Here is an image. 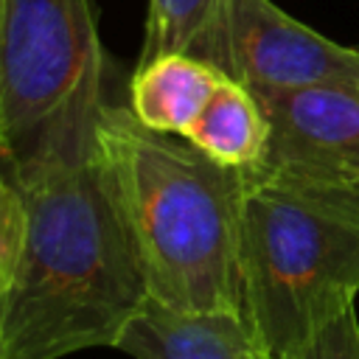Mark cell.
<instances>
[{
    "label": "cell",
    "mask_w": 359,
    "mask_h": 359,
    "mask_svg": "<svg viewBox=\"0 0 359 359\" xmlns=\"http://www.w3.org/2000/svg\"><path fill=\"white\" fill-rule=\"evenodd\" d=\"M11 182L22 230L0 286V359L118 348L149 289L95 160Z\"/></svg>",
    "instance_id": "6da1fadb"
},
{
    "label": "cell",
    "mask_w": 359,
    "mask_h": 359,
    "mask_svg": "<svg viewBox=\"0 0 359 359\" xmlns=\"http://www.w3.org/2000/svg\"><path fill=\"white\" fill-rule=\"evenodd\" d=\"M93 160L149 297L182 311L241 314L244 168L210 160L180 135L146 129L115 104L101 112Z\"/></svg>",
    "instance_id": "7a4b0ae2"
},
{
    "label": "cell",
    "mask_w": 359,
    "mask_h": 359,
    "mask_svg": "<svg viewBox=\"0 0 359 359\" xmlns=\"http://www.w3.org/2000/svg\"><path fill=\"white\" fill-rule=\"evenodd\" d=\"M359 292V182L244 168L241 320L266 359H294Z\"/></svg>",
    "instance_id": "3957f363"
},
{
    "label": "cell",
    "mask_w": 359,
    "mask_h": 359,
    "mask_svg": "<svg viewBox=\"0 0 359 359\" xmlns=\"http://www.w3.org/2000/svg\"><path fill=\"white\" fill-rule=\"evenodd\" d=\"M107 84L93 0H6L0 163L11 180L90 163Z\"/></svg>",
    "instance_id": "277c9868"
},
{
    "label": "cell",
    "mask_w": 359,
    "mask_h": 359,
    "mask_svg": "<svg viewBox=\"0 0 359 359\" xmlns=\"http://www.w3.org/2000/svg\"><path fill=\"white\" fill-rule=\"evenodd\" d=\"M191 53L255 95L359 87V48L317 34L272 0H216Z\"/></svg>",
    "instance_id": "5b68a950"
},
{
    "label": "cell",
    "mask_w": 359,
    "mask_h": 359,
    "mask_svg": "<svg viewBox=\"0 0 359 359\" xmlns=\"http://www.w3.org/2000/svg\"><path fill=\"white\" fill-rule=\"evenodd\" d=\"M255 98L269 123L258 168L359 182V87H309Z\"/></svg>",
    "instance_id": "8992f818"
},
{
    "label": "cell",
    "mask_w": 359,
    "mask_h": 359,
    "mask_svg": "<svg viewBox=\"0 0 359 359\" xmlns=\"http://www.w3.org/2000/svg\"><path fill=\"white\" fill-rule=\"evenodd\" d=\"M118 351L135 359H266L233 311H182L146 300L123 331Z\"/></svg>",
    "instance_id": "52a82bcc"
},
{
    "label": "cell",
    "mask_w": 359,
    "mask_h": 359,
    "mask_svg": "<svg viewBox=\"0 0 359 359\" xmlns=\"http://www.w3.org/2000/svg\"><path fill=\"white\" fill-rule=\"evenodd\" d=\"M227 76L194 53H163L137 65L129 84V109L146 129L185 135Z\"/></svg>",
    "instance_id": "ba28073f"
},
{
    "label": "cell",
    "mask_w": 359,
    "mask_h": 359,
    "mask_svg": "<svg viewBox=\"0 0 359 359\" xmlns=\"http://www.w3.org/2000/svg\"><path fill=\"white\" fill-rule=\"evenodd\" d=\"M182 137L222 165L252 168L266 151L269 123L258 98L244 84L224 79Z\"/></svg>",
    "instance_id": "9c48e42d"
},
{
    "label": "cell",
    "mask_w": 359,
    "mask_h": 359,
    "mask_svg": "<svg viewBox=\"0 0 359 359\" xmlns=\"http://www.w3.org/2000/svg\"><path fill=\"white\" fill-rule=\"evenodd\" d=\"M216 0H149L146 36L137 65L163 53H191L194 42L205 31Z\"/></svg>",
    "instance_id": "30bf717a"
},
{
    "label": "cell",
    "mask_w": 359,
    "mask_h": 359,
    "mask_svg": "<svg viewBox=\"0 0 359 359\" xmlns=\"http://www.w3.org/2000/svg\"><path fill=\"white\" fill-rule=\"evenodd\" d=\"M294 359H359L356 309H348L342 317L328 323Z\"/></svg>",
    "instance_id": "8fae6325"
},
{
    "label": "cell",
    "mask_w": 359,
    "mask_h": 359,
    "mask_svg": "<svg viewBox=\"0 0 359 359\" xmlns=\"http://www.w3.org/2000/svg\"><path fill=\"white\" fill-rule=\"evenodd\" d=\"M20 230H22V196L0 163V286L14 261Z\"/></svg>",
    "instance_id": "7c38bea8"
},
{
    "label": "cell",
    "mask_w": 359,
    "mask_h": 359,
    "mask_svg": "<svg viewBox=\"0 0 359 359\" xmlns=\"http://www.w3.org/2000/svg\"><path fill=\"white\" fill-rule=\"evenodd\" d=\"M3 3H6V0H0V25H3Z\"/></svg>",
    "instance_id": "4fadbf2b"
}]
</instances>
